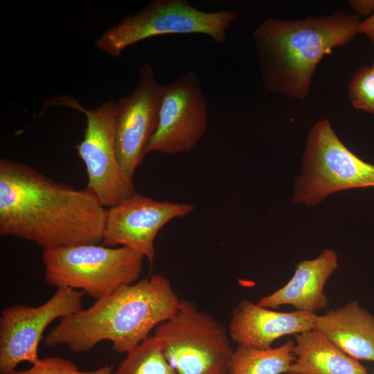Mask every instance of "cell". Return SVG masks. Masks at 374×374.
Segmentation results:
<instances>
[{"label": "cell", "instance_id": "11", "mask_svg": "<svg viewBox=\"0 0 374 374\" xmlns=\"http://www.w3.org/2000/svg\"><path fill=\"white\" fill-rule=\"evenodd\" d=\"M164 89L165 85L157 82L154 69L146 63L141 68L139 82L134 91L116 103V152L121 168L131 179L142 163L157 130Z\"/></svg>", "mask_w": 374, "mask_h": 374}, {"label": "cell", "instance_id": "1", "mask_svg": "<svg viewBox=\"0 0 374 374\" xmlns=\"http://www.w3.org/2000/svg\"><path fill=\"white\" fill-rule=\"evenodd\" d=\"M107 210L75 189L21 162L0 159V235L43 249L102 242Z\"/></svg>", "mask_w": 374, "mask_h": 374}, {"label": "cell", "instance_id": "8", "mask_svg": "<svg viewBox=\"0 0 374 374\" xmlns=\"http://www.w3.org/2000/svg\"><path fill=\"white\" fill-rule=\"evenodd\" d=\"M63 105L86 116L84 139L75 148L84 161L88 177L86 186L104 207L114 206L134 193L132 179L118 162L114 143V107L107 101L93 109H85L78 102L62 99Z\"/></svg>", "mask_w": 374, "mask_h": 374}, {"label": "cell", "instance_id": "5", "mask_svg": "<svg viewBox=\"0 0 374 374\" xmlns=\"http://www.w3.org/2000/svg\"><path fill=\"white\" fill-rule=\"evenodd\" d=\"M232 10L205 12L187 0H152L136 14L105 30L95 46L113 57L143 39L169 34H202L224 44L226 32L235 20Z\"/></svg>", "mask_w": 374, "mask_h": 374}, {"label": "cell", "instance_id": "2", "mask_svg": "<svg viewBox=\"0 0 374 374\" xmlns=\"http://www.w3.org/2000/svg\"><path fill=\"white\" fill-rule=\"evenodd\" d=\"M180 301L170 280L154 274L61 318L45 337L44 344L66 345L73 352L84 353L109 340L114 351L127 353L158 325L171 319Z\"/></svg>", "mask_w": 374, "mask_h": 374}, {"label": "cell", "instance_id": "24", "mask_svg": "<svg viewBox=\"0 0 374 374\" xmlns=\"http://www.w3.org/2000/svg\"><path fill=\"white\" fill-rule=\"evenodd\" d=\"M373 374H374V370H373Z\"/></svg>", "mask_w": 374, "mask_h": 374}, {"label": "cell", "instance_id": "10", "mask_svg": "<svg viewBox=\"0 0 374 374\" xmlns=\"http://www.w3.org/2000/svg\"><path fill=\"white\" fill-rule=\"evenodd\" d=\"M208 123V106L198 76L193 71L165 85L159 122L146 153H186L204 136Z\"/></svg>", "mask_w": 374, "mask_h": 374}, {"label": "cell", "instance_id": "17", "mask_svg": "<svg viewBox=\"0 0 374 374\" xmlns=\"http://www.w3.org/2000/svg\"><path fill=\"white\" fill-rule=\"evenodd\" d=\"M294 346L292 340L269 348L238 345L231 357L227 374L286 373L296 359Z\"/></svg>", "mask_w": 374, "mask_h": 374}, {"label": "cell", "instance_id": "23", "mask_svg": "<svg viewBox=\"0 0 374 374\" xmlns=\"http://www.w3.org/2000/svg\"><path fill=\"white\" fill-rule=\"evenodd\" d=\"M371 68H372L373 70L374 71V64H373V65L371 66Z\"/></svg>", "mask_w": 374, "mask_h": 374}, {"label": "cell", "instance_id": "6", "mask_svg": "<svg viewBox=\"0 0 374 374\" xmlns=\"http://www.w3.org/2000/svg\"><path fill=\"white\" fill-rule=\"evenodd\" d=\"M177 374H227L230 336L212 315L181 299L176 314L154 329Z\"/></svg>", "mask_w": 374, "mask_h": 374}, {"label": "cell", "instance_id": "9", "mask_svg": "<svg viewBox=\"0 0 374 374\" xmlns=\"http://www.w3.org/2000/svg\"><path fill=\"white\" fill-rule=\"evenodd\" d=\"M84 292L58 287L44 303L17 304L2 310L0 317V373L12 374L22 362L33 364L39 358L38 346L48 325L82 310Z\"/></svg>", "mask_w": 374, "mask_h": 374}, {"label": "cell", "instance_id": "4", "mask_svg": "<svg viewBox=\"0 0 374 374\" xmlns=\"http://www.w3.org/2000/svg\"><path fill=\"white\" fill-rule=\"evenodd\" d=\"M145 256L126 247L82 244L43 249L46 282L96 299L135 283Z\"/></svg>", "mask_w": 374, "mask_h": 374}, {"label": "cell", "instance_id": "3", "mask_svg": "<svg viewBox=\"0 0 374 374\" xmlns=\"http://www.w3.org/2000/svg\"><path fill=\"white\" fill-rule=\"evenodd\" d=\"M358 15L341 10L299 20L270 18L253 33L265 88L304 100L315 69L324 55L347 44L359 33Z\"/></svg>", "mask_w": 374, "mask_h": 374}, {"label": "cell", "instance_id": "16", "mask_svg": "<svg viewBox=\"0 0 374 374\" xmlns=\"http://www.w3.org/2000/svg\"><path fill=\"white\" fill-rule=\"evenodd\" d=\"M296 359L285 374H368L357 359L312 329L296 335Z\"/></svg>", "mask_w": 374, "mask_h": 374}, {"label": "cell", "instance_id": "15", "mask_svg": "<svg viewBox=\"0 0 374 374\" xmlns=\"http://www.w3.org/2000/svg\"><path fill=\"white\" fill-rule=\"evenodd\" d=\"M313 329L353 358L374 362V316L357 302L316 314Z\"/></svg>", "mask_w": 374, "mask_h": 374}, {"label": "cell", "instance_id": "13", "mask_svg": "<svg viewBox=\"0 0 374 374\" xmlns=\"http://www.w3.org/2000/svg\"><path fill=\"white\" fill-rule=\"evenodd\" d=\"M315 313L282 312L242 299L232 312L229 334L238 345L271 348L280 337L313 329Z\"/></svg>", "mask_w": 374, "mask_h": 374}, {"label": "cell", "instance_id": "12", "mask_svg": "<svg viewBox=\"0 0 374 374\" xmlns=\"http://www.w3.org/2000/svg\"><path fill=\"white\" fill-rule=\"evenodd\" d=\"M194 210L188 203L154 200L135 192L107 210L102 244L126 247L143 254L152 263L154 240L169 222Z\"/></svg>", "mask_w": 374, "mask_h": 374}, {"label": "cell", "instance_id": "21", "mask_svg": "<svg viewBox=\"0 0 374 374\" xmlns=\"http://www.w3.org/2000/svg\"><path fill=\"white\" fill-rule=\"evenodd\" d=\"M359 33L364 34L374 46V12L364 21H362L359 26Z\"/></svg>", "mask_w": 374, "mask_h": 374}, {"label": "cell", "instance_id": "14", "mask_svg": "<svg viewBox=\"0 0 374 374\" xmlns=\"http://www.w3.org/2000/svg\"><path fill=\"white\" fill-rule=\"evenodd\" d=\"M337 267V253L326 249L314 259L299 262L287 283L262 298L258 304L270 309L290 305L297 310L314 313L327 307L328 301L323 288Z\"/></svg>", "mask_w": 374, "mask_h": 374}, {"label": "cell", "instance_id": "7", "mask_svg": "<svg viewBox=\"0 0 374 374\" xmlns=\"http://www.w3.org/2000/svg\"><path fill=\"white\" fill-rule=\"evenodd\" d=\"M368 187H374V165L349 150L328 119L317 121L309 132L294 202L314 206L335 192Z\"/></svg>", "mask_w": 374, "mask_h": 374}, {"label": "cell", "instance_id": "18", "mask_svg": "<svg viewBox=\"0 0 374 374\" xmlns=\"http://www.w3.org/2000/svg\"><path fill=\"white\" fill-rule=\"evenodd\" d=\"M115 374H177L168 362L159 337L149 336L127 353Z\"/></svg>", "mask_w": 374, "mask_h": 374}, {"label": "cell", "instance_id": "20", "mask_svg": "<svg viewBox=\"0 0 374 374\" xmlns=\"http://www.w3.org/2000/svg\"><path fill=\"white\" fill-rule=\"evenodd\" d=\"M12 374H115L112 365H105L91 371H80L78 366L60 357L39 358L26 370L15 371Z\"/></svg>", "mask_w": 374, "mask_h": 374}, {"label": "cell", "instance_id": "22", "mask_svg": "<svg viewBox=\"0 0 374 374\" xmlns=\"http://www.w3.org/2000/svg\"><path fill=\"white\" fill-rule=\"evenodd\" d=\"M353 9L360 15L374 12V1H349Z\"/></svg>", "mask_w": 374, "mask_h": 374}, {"label": "cell", "instance_id": "19", "mask_svg": "<svg viewBox=\"0 0 374 374\" xmlns=\"http://www.w3.org/2000/svg\"><path fill=\"white\" fill-rule=\"evenodd\" d=\"M348 97L357 109L374 114V71L364 66L353 76L348 86Z\"/></svg>", "mask_w": 374, "mask_h": 374}]
</instances>
